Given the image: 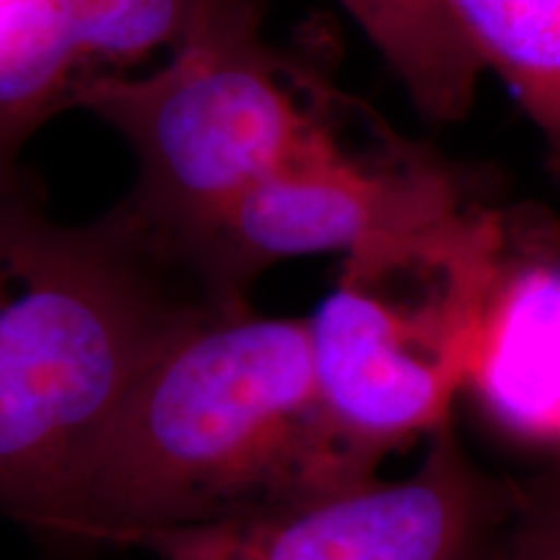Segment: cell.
Masks as SVG:
<instances>
[{"instance_id":"52a82bcc","label":"cell","mask_w":560,"mask_h":560,"mask_svg":"<svg viewBox=\"0 0 560 560\" xmlns=\"http://www.w3.org/2000/svg\"><path fill=\"white\" fill-rule=\"evenodd\" d=\"M465 387L501 433L560 446V262L516 242L475 342Z\"/></svg>"},{"instance_id":"ba28073f","label":"cell","mask_w":560,"mask_h":560,"mask_svg":"<svg viewBox=\"0 0 560 560\" xmlns=\"http://www.w3.org/2000/svg\"><path fill=\"white\" fill-rule=\"evenodd\" d=\"M89 75L66 0H21L0 13V190L21 187L19 151Z\"/></svg>"},{"instance_id":"8fae6325","label":"cell","mask_w":560,"mask_h":560,"mask_svg":"<svg viewBox=\"0 0 560 560\" xmlns=\"http://www.w3.org/2000/svg\"><path fill=\"white\" fill-rule=\"evenodd\" d=\"M86 62L174 52L215 0H66Z\"/></svg>"},{"instance_id":"30bf717a","label":"cell","mask_w":560,"mask_h":560,"mask_svg":"<svg viewBox=\"0 0 560 560\" xmlns=\"http://www.w3.org/2000/svg\"><path fill=\"white\" fill-rule=\"evenodd\" d=\"M425 117L454 122L470 109L482 68L441 0H340Z\"/></svg>"},{"instance_id":"7a4b0ae2","label":"cell","mask_w":560,"mask_h":560,"mask_svg":"<svg viewBox=\"0 0 560 560\" xmlns=\"http://www.w3.org/2000/svg\"><path fill=\"white\" fill-rule=\"evenodd\" d=\"M210 293L117 206L89 226L0 190V511L55 542L117 402Z\"/></svg>"},{"instance_id":"5b68a950","label":"cell","mask_w":560,"mask_h":560,"mask_svg":"<svg viewBox=\"0 0 560 560\" xmlns=\"http://www.w3.org/2000/svg\"><path fill=\"white\" fill-rule=\"evenodd\" d=\"M457 177L400 140L353 151L327 122L310 143L242 192L179 252V265L210 296L247 301L270 265L423 226L465 206Z\"/></svg>"},{"instance_id":"6da1fadb","label":"cell","mask_w":560,"mask_h":560,"mask_svg":"<svg viewBox=\"0 0 560 560\" xmlns=\"http://www.w3.org/2000/svg\"><path fill=\"white\" fill-rule=\"evenodd\" d=\"M322 405L310 319L210 296L117 402L55 548L120 545L296 506L374 478Z\"/></svg>"},{"instance_id":"8992f818","label":"cell","mask_w":560,"mask_h":560,"mask_svg":"<svg viewBox=\"0 0 560 560\" xmlns=\"http://www.w3.org/2000/svg\"><path fill=\"white\" fill-rule=\"evenodd\" d=\"M516 503L446 420L408 480H359L270 514L149 532L128 548L159 560H493Z\"/></svg>"},{"instance_id":"7c38bea8","label":"cell","mask_w":560,"mask_h":560,"mask_svg":"<svg viewBox=\"0 0 560 560\" xmlns=\"http://www.w3.org/2000/svg\"><path fill=\"white\" fill-rule=\"evenodd\" d=\"M514 520L493 560H560V472L522 495Z\"/></svg>"},{"instance_id":"277c9868","label":"cell","mask_w":560,"mask_h":560,"mask_svg":"<svg viewBox=\"0 0 560 560\" xmlns=\"http://www.w3.org/2000/svg\"><path fill=\"white\" fill-rule=\"evenodd\" d=\"M265 5L215 0L156 73L89 75L70 96L128 138L138 185L122 208L177 265L192 236L330 122L325 86L265 42Z\"/></svg>"},{"instance_id":"4fadbf2b","label":"cell","mask_w":560,"mask_h":560,"mask_svg":"<svg viewBox=\"0 0 560 560\" xmlns=\"http://www.w3.org/2000/svg\"><path fill=\"white\" fill-rule=\"evenodd\" d=\"M16 3H21V0H0V13L9 11L11 5H16Z\"/></svg>"},{"instance_id":"3957f363","label":"cell","mask_w":560,"mask_h":560,"mask_svg":"<svg viewBox=\"0 0 560 560\" xmlns=\"http://www.w3.org/2000/svg\"><path fill=\"white\" fill-rule=\"evenodd\" d=\"M516 236L470 202L348 252L310 317L322 405L371 467L450 420Z\"/></svg>"},{"instance_id":"9c48e42d","label":"cell","mask_w":560,"mask_h":560,"mask_svg":"<svg viewBox=\"0 0 560 560\" xmlns=\"http://www.w3.org/2000/svg\"><path fill=\"white\" fill-rule=\"evenodd\" d=\"M482 70H493L540 130L560 174V0H441Z\"/></svg>"}]
</instances>
